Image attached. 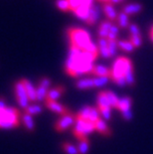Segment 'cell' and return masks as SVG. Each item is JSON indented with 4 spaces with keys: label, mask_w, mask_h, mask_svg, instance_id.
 I'll return each mask as SVG.
<instances>
[{
    "label": "cell",
    "mask_w": 153,
    "mask_h": 154,
    "mask_svg": "<svg viewBox=\"0 0 153 154\" xmlns=\"http://www.w3.org/2000/svg\"><path fill=\"white\" fill-rule=\"evenodd\" d=\"M48 94V90L41 86H38V88H36V101H42L44 99L46 100Z\"/></svg>",
    "instance_id": "26"
},
{
    "label": "cell",
    "mask_w": 153,
    "mask_h": 154,
    "mask_svg": "<svg viewBox=\"0 0 153 154\" xmlns=\"http://www.w3.org/2000/svg\"><path fill=\"white\" fill-rule=\"evenodd\" d=\"M99 18V7L97 5L93 4L90 6V14H89V18H87V23L89 25H93Z\"/></svg>",
    "instance_id": "13"
},
{
    "label": "cell",
    "mask_w": 153,
    "mask_h": 154,
    "mask_svg": "<svg viewBox=\"0 0 153 154\" xmlns=\"http://www.w3.org/2000/svg\"><path fill=\"white\" fill-rule=\"evenodd\" d=\"M14 91H15V97H16V100L19 104V106L21 109H27L29 106V103H30V100L28 97L27 91H26L24 85L21 81L17 82L14 86Z\"/></svg>",
    "instance_id": "4"
},
{
    "label": "cell",
    "mask_w": 153,
    "mask_h": 154,
    "mask_svg": "<svg viewBox=\"0 0 153 154\" xmlns=\"http://www.w3.org/2000/svg\"><path fill=\"white\" fill-rule=\"evenodd\" d=\"M93 79V84L94 87H103V85H106L109 81V77H96Z\"/></svg>",
    "instance_id": "33"
},
{
    "label": "cell",
    "mask_w": 153,
    "mask_h": 154,
    "mask_svg": "<svg viewBox=\"0 0 153 154\" xmlns=\"http://www.w3.org/2000/svg\"><path fill=\"white\" fill-rule=\"evenodd\" d=\"M22 121H23L25 128L27 129L28 131L32 132L35 129V122L33 120V116H30V114L24 113L23 116H22Z\"/></svg>",
    "instance_id": "19"
},
{
    "label": "cell",
    "mask_w": 153,
    "mask_h": 154,
    "mask_svg": "<svg viewBox=\"0 0 153 154\" xmlns=\"http://www.w3.org/2000/svg\"><path fill=\"white\" fill-rule=\"evenodd\" d=\"M150 39H151L152 42H153V35H150Z\"/></svg>",
    "instance_id": "42"
},
{
    "label": "cell",
    "mask_w": 153,
    "mask_h": 154,
    "mask_svg": "<svg viewBox=\"0 0 153 154\" xmlns=\"http://www.w3.org/2000/svg\"><path fill=\"white\" fill-rule=\"evenodd\" d=\"M93 76L94 77H109L110 78V70H109L106 67L103 66V65H97V66H93V69L92 71Z\"/></svg>",
    "instance_id": "15"
},
{
    "label": "cell",
    "mask_w": 153,
    "mask_h": 154,
    "mask_svg": "<svg viewBox=\"0 0 153 154\" xmlns=\"http://www.w3.org/2000/svg\"><path fill=\"white\" fill-rule=\"evenodd\" d=\"M150 35H153V27L151 28V31H150Z\"/></svg>",
    "instance_id": "41"
},
{
    "label": "cell",
    "mask_w": 153,
    "mask_h": 154,
    "mask_svg": "<svg viewBox=\"0 0 153 154\" xmlns=\"http://www.w3.org/2000/svg\"><path fill=\"white\" fill-rule=\"evenodd\" d=\"M51 84H52V82L50 79H48V78H42L40 79V81H39V86H41V87H43L45 88H48L51 87Z\"/></svg>",
    "instance_id": "36"
},
{
    "label": "cell",
    "mask_w": 153,
    "mask_h": 154,
    "mask_svg": "<svg viewBox=\"0 0 153 154\" xmlns=\"http://www.w3.org/2000/svg\"><path fill=\"white\" fill-rule=\"evenodd\" d=\"M21 82L24 85V88H25L26 91H27L28 97H29V100H30V101H32V103L36 101V88H35V87L32 85L30 81L27 80V79H22Z\"/></svg>",
    "instance_id": "11"
},
{
    "label": "cell",
    "mask_w": 153,
    "mask_h": 154,
    "mask_svg": "<svg viewBox=\"0 0 153 154\" xmlns=\"http://www.w3.org/2000/svg\"><path fill=\"white\" fill-rule=\"evenodd\" d=\"M120 1H122V0H109V2L115 3V4H116V3H119Z\"/></svg>",
    "instance_id": "39"
},
{
    "label": "cell",
    "mask_w": 153,
    "mask_h": 154,
    "mask_svg": "<svg viewBox=\"0 0 153 154\" xmlns=\"http://www.w3.org/2000/svg\"><path fill=\"white\" fill-rule=\"evenodd\" d=\"M20 112L15 107H8L5 106L3 100H0V128L10 129L17 127Z\"/></svg>",
    "instance_id": "1"
},
{
    "label": "cell",
    "mask_w": 153,
    "mask_h": 154,
    "mask_svg": "<svg viewBox=\"0 0 153 154\" xmlns=\"http://www.w3.org/2000/svg\"><path fill=\"white\" fill-rule=\"evenodd\" d=\"M97 107H112L106 91H99L97 94Z\"/></svg>",
    "instance_id": "20"
},
{
    "label": "cell",
    "mask_w": 153,
    "mask_h": 154,
    "mask_svg": "<svg viewBox=\"0 0 153 154\" xmlns=\"http://www.w3.org/2000/svg\"><path fill=\"white\" fill-rule=\"evenodd\" d=\"M90 9V6H87V5H80L79 7H77L73 12L75 13V15H76L79 19H81V20L87 22V18H89Z\"/></svg>",
    "instance_id": "10"
},
{
    "label": "cell",
    "mask_w": 153,
    "mask_h": 154,
    "mask_svg": "<svg viewBox=\"0 0 153 154\" xmlns=\"http://www.w3.org/2000/svg\"><path fill=\"white\" fill-rule=\"evenodd\" d=\"M99 44V54L102 56L103 58H110L109 51V41L106 38H99L97 41Z\"/></svg>",
    "instance_id": "9"
},
{
    "label": "cell",
    "mask_w": 153,
    "mask_h": 154,
    "mask_svg": "<svg viewBox=\"0 0 153 154\" xmlns=\"http://www.w3.org/2000/svg\"><path fill=\"white\" fill-rule=\"evenodd\" d=\"M118 23L119 27H121L123 29L128 28L129 27L128 15L121 11V13H119V15L118 16Z\"/></svg>",
    "instance_id": "22"
},
{
    "label": "cell",
    "mask_w": 153,
    "mask_h": 154,
    "mask_svg": "<svg viewBox=\"0 0 153 154\" xmlns=\"http://www.w3.org/2000/svg\"><path fill=\"white\" fill-rule=\"evenodd\" d=\"M65 91H66V88L63 86H58L50 91H48L46 101H57V100H59L62 94L65 93Z\"/></svg>",
    "instance_id": "7"
},
{
    "label": "cell",
    "mask_w": 153,
    "mask_h": 154,
    "mask_svg": "<svg viewBox=\"0 0 153 154\" xmlns=\"http://www.w3.org/2000/svg\"><path fill=\"white\" fill-rule=\"evenodd\" d=\"M25 113H28L30 116H37L42 112V107L38 104H33V106H29L27 109H25Z\"/></svg>",
    "instance_id": "29"
},
{
    "label": "cell",
    "mask_w": 153,
    "mask_h": 154,
    "mask_svg": "<svg viewBox=\"0 0 153 154\" xmlns=\"http://www.w3.org/2000/svg\"><path fill=\"white\" fill-rule=\"evenodd\" d=\"M68 35H69L71 45L76 46L81 50H84L86 46L92 41L89 32L81 28H69Z\"/></svg>",
    "instance_id": "2"
},
{
    "label": "cell",
    "mask_w": 153,
    "mask_h": 154,
    "mask_svg": "<svg viewBox=\"0 0 153 154\" xmlns=\"http://www.w3.org/2000/svg\"><path fill=\"white\" fill-rule=\"evenodd\" d=\"M118 46L120 50H122L123 52H126V53H130V52H132L134 50V46L131 44L130 41H118Z\"/></svg>",
    "instance_id": "24"
},
{
    "label": "cell",
    "mask_w": 153,
    "mask_h": 154,
    "mask_svg": "<svg viewBox=\"0 0 153 154\" xmlns=\"http://www.w3.org/2000/svg\"><path fill=\"white\" fill-rule=\"evenodd\" d=\"M112 26V22L109 21V20H106V21H103L100 23L99 25V38H106L107 39V36H109V32Z\"/></svg>",
    "instance_id": "14"
},
{
    "label": "cell",
    "mask_w": 153,
    "mask_h": 154,
    "mask_svg": "<svg viewBox=\"0 0 153 154\" xmlns=\"http://www.w3.org/2000/svg\"><path fill=\"white\" fill-rule=\"evenodd\" d=\"M90 148V140L87 137L83 139H80L79 146H78V150H79L80 154H87Z\"/></svg>",
    "instance_id": "21"
},
{
    "label": "cell",
    "mask_w": 153,
    "mask_h": 154,
    "mask_svg": "<svg viewBox=\"0 0 153 154\" xmlns=\"http://www.w3.org/2000/svg\"><path fill=\"white\" fill-rule=\"evenodd\" d=\"M106 93L107 99H109V103L112 109H118V104L119 101V99L118 97V96H116L115 93H112V91H106Z\"/></svg>",
    "instance_id": "25"
},
{
    "label": "cell",
    "mask_w": 153,
    "mask_h": 154,
    "mask_svg": "<svg viewBox=\"0 0 153 154\" xmlns=\"http://www.w3.org/2000/svg\"><path fill=\"white\" fill-rule=\"evenodd\" d=\"M62 148H63L64 152L67 154H80L77 147H75L73 144L69 142H64L62 144Z\"/></svg>",
    "instance_id": "27"
},
{
    "label": "cell",
    "mask_w": 153,
    "mask_h": 154,
    "mask_svg": "<svg viewBox=\"0 0 153 154\" xmlns=\"http://www.w3.org/2000/svg\"><path fill=\"white\" fill-rule=\"evenodd\" d=\"M142 10V5L140 3H132V4L125 5L122 8V12H124L127 15H132L135 13H138Z\"/></svg>",
    "instance_id": "16"
},
{
    "label": "cell",
    "mask_w": 153,
    "mask_h": 154,
    "mask_svg": "<svg viewBox=\"0 0 153 154\" xmlns=\"http://www.w3.org/2000/svg\"><path fill=\"white\" fill-rule=\"evenodd\" d=\"M56 6L58 9H60L63 12H67L71 10V5L69 0H57Z\"/></svg>",
    "instance_id": "28"
},
{
    "label": "cell",
    "mask_w": 153,
    "mask_h": 154,
    "mask_svg": "<svg viewBox=\"0 0 153 154\" xmlns=\"http://www.w3.org/2000/svg\"><path fill=\"white\" fill-rule=\"evenodd\" d=\"M90 109H92V106H84L83 109H81L79 112L76 114L77 119H83V120H89L90 113Z\"/></svg>",
    "instance_id": "23"
},
{
    "label": "cell",
    "mask_w": 153,
    "mask_h": 154,
    "mask_svg": "<svg viewBox=\"0 0 153 154\" xmlns=\"http://www.w3.org/2000/svg\"><path fill=\"white\" fill-rule=\"evenodd\" d=\"M93 130H96V126L94 123L90 122L89 120H83L77 119L76 126L73 130L74 135L77 137L78 139H83L87 137L90 133H92Z\"/></svg>",
    "instance_id": "3"
},
{
    "label": "cell",
    "mask_w": 153,
    "mask_h": 154,
    "mask_svg": "<svg viewBox=\"0 0 153 154\" xmlns=\"http://www.w3.org/2000/svg\"><path fill=\"white\" fill-rule=\"evenodd\" d=\"M122 113V116H123V119H126V120H129L130 119H131V111H130V109L129 110H126V111H123V112H121Z\"/></svg>",
    "instance_id": "38"
},
{
    "label": "cell",
    "mask_w": 153,
    "mask_h": 154,
    "mask_svg": "<svg viewBox=\"0 0 153 154\" xmlns=\"http://www.w3.org/2000/svg\"><path fill=\"white\" fill-rule=\"evenodd\" d=\"M94 126H96V130L97 132H99L100 134L105 136H109L112 134V130L109 129V127L107 126V124L106 123L105 120H103L102 119H99V120L94 123Z\"/></svg>",
    "instance_id": "12"
},
{
    "label": "cell",
    "mask_w": 153,
    "mask_h": 154,
    "mask_svg": "<svg viewBox=\"0 0 153 154\" xmlns=\"http://www.w3.org/2000/svg\"><path fill=\"white\" fill-rule=\"evenodd\" d=\"M103 13L106 14L107 20L109 21H115V19H118V16H116V11L115 7H113L112 3V2H106L103 4Z\"/></svg>",
    "instance_id": "8"
},
{
    "label": "cell",
    "mask_w": 153,
    "mask_h": 154,
    "mask_svg": "<svg viewBox=\"0 0 153 154\" xmlns=\"http://www.w3.org/2000/svg\"><path fill=\"white\" fill-rule=\"evenodd\" d=\"M131 103H132V100L131 97H124L122 99H120L118 104V109L120 110L121 112L126 110H129L130 107H131Z\"/></svg>",
    "instance_id": "17"
},
{
    "label": "cell",
    "mask_w": 153,
    "mask_h": 154,
    "mask_svg": "<svg viewBox=\"0 0 153 154\" xmlns=\"http://www.w3.org/2000/svg\"><path fill=\"white\" fill-rule=\"evenodd\" d=\"M118 31L119 29L116 25H112V28H110V30L109 32V36H107V39L109 40H116V38H118Z\"/></svg>",
    "instance_id": "32"
},
{
    "label": "cell",
    "mask_w": 153,
    "mask_h": 154,
    "mask_svg": "<svg viewBox=\"0 0 153 154\" xmlns=\"http://www.w3.org/2000/svg\"><path fill=\"white\" fill-rule=\"evenodd\" d=\"M129 41L131 42V44L134 46V48H138L142 45V37L141 35H135V36H131L130 35V39Z\"/></svg>",
    "instance_id": "31"
},
{
    "label": "cell",
    "mask_w": 153,
    "mask_h": 154,
    "mask_svg": "<svg viewBox=\"0 0 153 154\" xmlns=\"http://www.w3.org/2000/svg\"><path fill=\"white\" fill-rule=\"evenodd\" d=\"M107 41H109V55H110V57H113L116 53V47H118V42H116V40H109V39H107Z\"/></svg>",
    "instance_id": "34"
},
{
    "label": "cell",
    "mask_w": 153,
    "mask_h": 154,
    "mask_svg": "<svg viewBox=\"0 0 153 154\" xmlns=\"http://www.w3.org/2000/svg\"><path fill=\"white\" fill-rule=\"evenodd\" d=\"M100 119V111L97 107H93L90 109V117H89V121L93 123H96L97 120Z\"/></svg>",
    "instance_id": "30"
},
{
    "label": "cell",
    "mask_w": 153,
    "mask_h": 154,
    "mask_svg": "<svg viewBox=\"0 0 153 154\" xmlns=\"http://www.w3.org/2000/svg\"><path fill=\"white\" fill-rule=\"evenodd\" d=\"M100 111V114L103 116V119L106 120L110 119V111H112V107H97Z\"/></svg>",
    "instance_id": "35"
},
{
    "label": "cell",
    "mask_w": 153,
    "mask_h": 154,
    "mask_svg": "<svg viewBox=\"0 0 153 154\" xmlns=\"http://www.w3.org/2000/svg\"><path fill=\"white\" fill-rule=\"evenodd\" d=\"M76 87L79 88V90H87V88H93L94 87L93 79H90V78L82 79V80L77 82Z\"/></svg>",
    "instance_id": "18"
},
{
    "label": "cell",
    "mask_w": 153,
    "mask_h": 154,
    "mask_svg": "<svg viewBox=\"0 0 153 154\" xmlns=\"http://www.w3.org/2000/svg\"><path fill=\"white\" fill-rule=\"evenodd\" d=\"M76 122H77V116H75L72 112H69L65 114V116H62L56 121V123H55V129L58 132H63Z\"/></svg>",
    "instance_id": "5"
},
{
    "label": "cell",
    "mask_w": 153,
    "mask_h": 154,
    "mask_svg": "<svg viewBox=\"0 0 153 154\" xmlns=\"http://www.w3.org/2000/svg\"><path fill=\"white\" fill-rule=\"evenodd\" d=\"M129 32H130V35L131 36H135V35H140V31H139V28L137 25L135 24H130L129 25Z\"/></svg>",
    "instance_id": "37"
},
{
    "label": "cell",
    "mask_w": 153,
    "mask_h": 154,
    "mask_svg": "<svg viewBox=\"0 0 153 154\" xmlns=\"http://www.w3.org/2000/svg\"><path fill=\"white\" fill-rule=\"evenodd\" d=\"M45 104H46L47 109H49L50 110L54 111V112H56L58 114H60L61 116L70 112L68 107L63 106V104L60 103H58V101H45Z\"/></svg>",
    "instance_id": "6"
},
{
    "label": "cell",
    "mask_w": 153,
    "mask_h": 154,
    "mask_svg": "<svg viewBox=\"0 0 153 154\" xmlns=\"http://www.w3.org/2000/svg\"><path fill=\"white\" fill-rule=\"evenodd\" d=\"M99 2H103V3H106V2H109V0H99Z\"/></svg>",
    "instance_id": "40"
}]
</instances>
